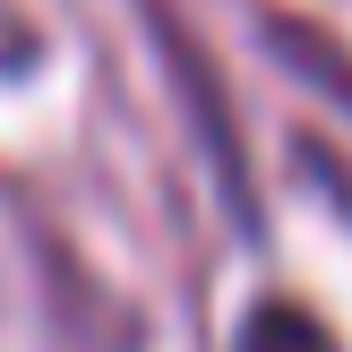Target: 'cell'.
<instances>
[{
    "label": "cell",
    "mask_w": 352,
    "mask_h": 352,
    "mask_svg": "<svg viewBox=\"0 0 352 352\" xmlns=\"http://www.w3.org/2000/svg\"><path fill=\"white\" fill-rule=\"evenodd\" d=\"M232 352H344V344L327 336V318H318L309 301H292V292H267V301H250V309H241Z\"/></svg>",
    "instance_id": "1"
},
{
    "label": "cell",
    "mask_w": 352,
    "mask_h": 352,
    "mask_svg": "<svg viewBox=\"0 0 352 352\" xmlns=\"http://www.w3.org/2000/svg\"><path fill=\"white\" fill-rule=\"evenodd\" d=\"M292 155H301V164L318 172V189H327V198H336L344 215H352V164H344V155H318V146H309V138H301V146H292Z\"/></svg>",
    "instance_id": "2"
}]
</instances>
